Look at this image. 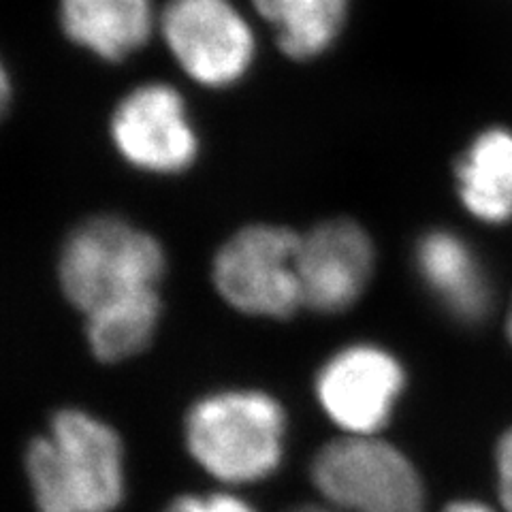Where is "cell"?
Wrapping results in <instances>:
<instances>
[{"label": "cell", "mask_w": 512, "mask_h": 512, "mask_svg": "<svg viewBox=\"0 0 512 512\" xmlns=\"http://www.w3.org/2000/svg\"><path fill=\"white\" fill-rule=\"evenodd\" d=\"M26 470L41 512H111L122 502L120 438L86 412H58L30 444Z\"/></svg>", "instance_id": "1"}, {"label": "cell", "mask_w": 512, "mask_h": 512, "mask_svg": "<svg viewBox=\"0 0 512 512\" xmlns=\"http://www.w3.org/2000/svg\"><path fill=\"white\" fill-rule=\"evenodd\" d=\"M165 254L156 239L120 218H94L69 237L60 259L64 295L86 316L156 291Z\"/></svg>", "instance_id": "2"}, {"label": "cell", "mask_w": 512, "mask_h": 512, "mask_svg": "<svg viewBox=\"0 0 512 512\" xmlns=\"http://www.w3.org/2000/svg\"><path fill=\"white\" fill-rule=\"evenodd\" d=\"M282 436V408L254 391L207 397L186 421L192 457L227 483H250L274 472L282 459Z\"/></svg>", "instance_id": "3"}, {"label": "cell", "mask_w": 512, "mask_h": 512, "mask_svg": "<svg viewBox=\"0 0 512 512\" xmlns=\"http://www.w3.org/2000/svg\"><path fill=\"white\" fill-rule=\"evenodd\" d=\"M312 480L340 512H425V489L395 446L350 436L320 448Z\"/></svg>", "instance_id": "4"}, {"label": "cell", "mask_w": 512, "mask_h": 512, "mask_svg": "<svg viewBox=\"0 0 512 512\" xmlns=\"http://www.w3.org/2000/svg\"><path fill=\"white\" fill-rule=\"evenodd\" d=\"M299 244L297 233L265 224L235 233L214 261L218 293L246 314L291 316L301 308Z\"/></svg>", "instance_id": "5"}, {"label": "cell", "mask_w": 512, "mask_h": 512, "mask_svg": "<svg viewBox=\"0 0 512 512\" xmlns=\"http://www.w3.org/2000/svg\"><path fill=\"white\" fill-rule=\"evenodd\" d=\"M160 32L184 73L203 86L239 82L254 58L252 28L231 0H169Z\"/></svg>", "instance_id": "6"}, {"label": "cell", "mask_w": 512, "mask_h": 512, "mask_svg": "<svg viewBox=\"0 0 512 512\" xmlns=\"http://www.w3.org/2000/svg\"><path fill=\"white\" fill-rule=\"evenodd\" d=\"M111 137L128 163L154 173H178L197 156L182 96L165 84L128 92L111 118Z\"/></svg>", "instance_id": "7"}, {"label": "cell", "mask_w": 512, "mask_h": 512, "mask_svg": "<svg viewBox=\"0 0 512 512\" xmlns=\"http://www.w3.org/2000/svg\"><path fill=\"white\" fill-rule=\"evenodd\" d=\"M402 389V365L374 346L342 350L323 367L316 382L325 412L350 436H372L382 429Z\"/></svg>", "instance_id": "8"}, {"label": "cell", "mask_w": 512, "mask_h": 512, "mask_svg": "<svg viewBox=\"0 0 512 512\" xmlns=\"http://www.w3.org/2000/svg\"><path fill=\"white\" fill-rule=\"evenodd\" d=\"M374 271L370 237L350 220H331L301 237L297 274L301 306L316 312H342L365 291Z\"/></svg>", "instance_id": "9"}, {"label": "cell", "mask_w": 512, "mask_h": 512, "mask_svg": "<svg viewBox=\"0 0 512 512\" xmlns=\"http://www.w3.org/2000/svg\"><path fill=\"white\" fill-rule=\"evenodd\" d=\"M64 35L103 60L118 62L152 35L150 0H60Z\"/></svg>", "instance_id": "10"}, {"label": "cell", "mask_w": 512, "mask_h": 512, "mask_svg": "<svg viewBox=\"0 0 512 512\" xmlns=\"http://www.w3.org/2000/svg\"><path fill=\"white\" fill-rule=\"evenodd\" d=\"M416 263L427 286L457 318L485 316L491 303L489 282L476 254L461 237L448 231L427 233L416 250Z\"/></svg>", "instance_id": "11"}, {"label": "cell", "mask_w": 512, "mask_h": 512, "mask_svg": "<svg viewBox=\"0 0 512 512\" xmlns=\"http://www.w3.org/2000/svg\"><path fill=\"white\" fill-rule=\"evenodd\" d=\"M457 188L466 210L500 224L512 218V133L489 128L463 152L457 165Z\"/></svg>", "instance_id": "12"}, {"label": "cell", "mask_w": 512, "mask_h": 512, "mask_svg": "<svg viewBox=\"0 0 512 512\" xmlns=\"http://www.w3.org/2000/svg\"><path fill=\"white\" fill-rule=\"evenodd\" d=\"M276 30L280 50L295 60L327 52L346 20L348 0H252Z\"/></svg>", "instance_id": "13"}, {"label": "cell", "mask_w": 512, "mask_h": 512, "mask_svg": "<svg viewBox=\"0 0 512 512\" xmlns=\"http://www.w3.org/2000/svg\"><path fill=\"white\" fill-rule=\"evenodd\" d=\"M158 293L150 291L88 314V340L101 361L137 355L152 340L158 323Z\"/></svg>", "instance_id": "14"}, {"label": "cell", "mask_w": 512, "mask_h": 512, "mask_svg": "<svg viewBox=\"0 0 512 512\" xmlns=\"http://www.w3.org/2000/svg\"><path fill=\"white\" fill-rule=\"evenodd\" d=\"M167 512H256L246 502L233 498V495H212V498H195L184 495L175 500Z\"/></svg>", "instance_id": "15"}, {"label": "cell", "mask_w": 512, "mask_h": 512, "mask_svg": "<svg viewBox=\"0 0 512 512\" xmlns=\"http://www.w3.org/2000/svg\"><path fill=\"white\" fill-rule=\"evenodd\" d=\"M498 487L506 512H512V427L498 446Z\"/></svg>", "instance_id": "16"}, {"label": "cell", "mask_w": 512, "mask_h": 512, "mask_svg": "<svg viewBox=\"0 0 512 512\" xmlns=\"http://www.w3.org/2000/svg\"><path fill=\"white\" fill-rule=\"evenodd\" d=\"M444 512H495V510L478 502H457L448 506Z\"/></svg>", "instance_id": "17"}, {"label": "cell", "mask_w": 512, "mask_h": 512, "mask_svg": "<svg viewBox=\"0 0 512 512\" xmlns=\"http://www.w3.org/2000/svg\"><path fill=\"white\" fill-rule=\"evenodd\" d=\"M291 512H335V510H329V508H323V506H301V508H295Z\"/></svg>", "instance_id": "18"}, {"label": "cell", "mask_w": 512, "mask_h": 512, "mask_svg": "<svg viewBox=\"0 0 512 512\" xmlns=\"http://www.w3.org/2000/svg\"><path fill=\"white\" fill-rule=\"evenodd\" d=\"M508 333H510V340H512V308H510V316H508Z\"/></svg>", "instance_id": "19"}]
</instances>
